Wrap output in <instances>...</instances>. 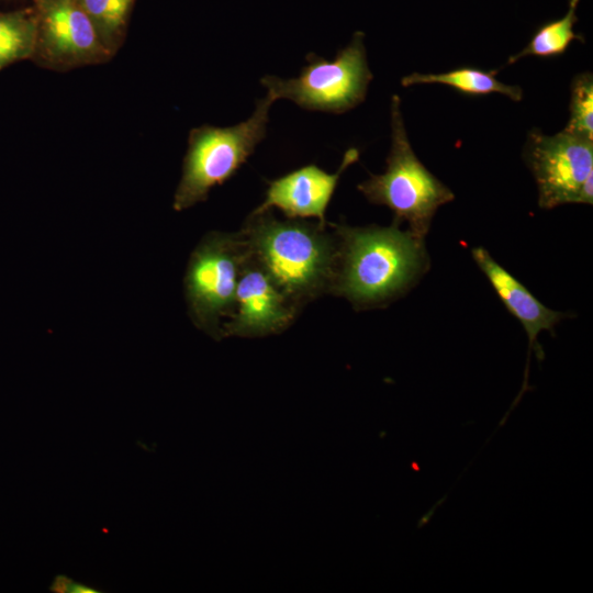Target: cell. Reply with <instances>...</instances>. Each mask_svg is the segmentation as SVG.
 <instances>
[{
  "label": "cell",
  "mask_w": 593,
  "mask_h": 593,
  "mask_svg": "<svg viewBox=\"0 0 593 593\" xmlns=\"http://www.w3.org/2000/svg\"><path fill=\"white\" fill-rule=\"evenodd\" d=\"M248 256L299 310L329 293L337 257L331 226L253 211L239 231Z\"/></svg>",
  "instance_id": "cell-2"
},
{
  "label": "cell",
  "mask_w": 593,
  "mask_h": 593,
  "mask_svg": "<svg viewBox=\"0 0 593 593\" xmlns=\"http://www.w3.org/2000/svg\"><path fill=\"white\" fill-rule=\"evenodd\" d=\"M579 0H569L564 16L542 24L533 35L527 46L508 57L506 65L514 64L527 56L555 57L562 55L573 41L583 42V37L573 30L578 21L575 10Z\"/></svg>",
  "instance_id": "cell-13"
},
{
  "label": "cell",
  "mask_w": 593,
  "mask_h": 593,
  "mask_svg": "<svg viewBox=\"0 0 593 593\" xmlns=\"http://www.w3.org/2000/svg\"><path fill=\"white\" fill-rule=\"evenodd\" d=\"M496 70L484 71L473 67H460L441 74L413 72L402 78V86L418 83H440L469 96L500 93L513 101H521L523 90L518 86L506 85L495 78Z\"/></svg>",
  "instance_id": "cell-12"
},
{
  "label": "cell",
  "mask_w": 593,
  "mask_h": 593,
  "mask_svg": "<svg viewBox=\"0 0 593 593\" xmlns=\"http://www.w3.org/2000/svg\"><path fill=\"white\" fill-rule=\"evenodd\" d=\"M391 132L385 171L370 175L358 190L369 202L388 206L394 214L393 224L406 222L410 232L424 238L437 209L455 195L412 149L396 94L391 100Z\"/></svg>",
  "instance_id": "cell-3"
},
{
  "label": "cell",
  "mask_w": 593,
  "mask_h": 593,
  "mask_svg": "<svg viewBox=\"0 0 593 593\" xmlns=\"http://www.w3.org/2000/svg\"><path fill=\"white\" fill-rule=\"evenodd\" d=\"M564 131L593 139V76L584 72L571 83L570 119Z\"/></svg>",
  "instance_id": "cell-16"
},
{
  "label": "cell",
  "mask_w": 593,
  "mask_h": 593,
  "mask_svg": "<svg viewBox=\"0 0 593 593\" xmlns=\"http://www.w3.org/2000/svg\"><path fill=\"white\" fill-rule=\"evenodd\" d=\"M359 158L355 147L346 150L334 174L314 164L303 166L268 182L264 202L254 211L277 208L287 219L315 217L326 224L325 213L342 174Z\"/></svg>",
  "instance_id": "cell-10"
},
{
  "label": "cell",
  "mask_w": 593,
  "mask_h": 593,
  "mask_svg": "<svg viewBox=\"0 0 593 593\" xmlns=\"http://www.w3.org/2000/svg\"><path fill=\"white\" fill-rule=\"evenodd\" d=\"M49 590L56 593H99V590H94L91 586L76 582L65 575H57Z\"/></svg>",
  "instance_id": "cell-17"
},
{
  "label": "cell",
  "mask_w": 593,
  "mask_h": 593,
  "mask_svg": "<svg viewBox=\"0 0 593 593\" xmlns=\"http://www.w3.org/2000/svg\"><path fill=\"white\" fill-rule=\"evenodd\" d=\"M272 100H257L253 114L236 125H203L190 131L174 209L183 211L205 201L212 188L231 179L267 134Z\"/></svg>",
  "instance_id": "cell-4"
},
{
  "label": "cell",
  "mask_w": 593,
  "mask_h": 593,
  "mask_svg": "<svg viewBox=\"0 0 593 593\" xmlns=\"http://www.w3.org/2000/svg\"><path fill=\"white\" fill-rule=\"evenodd\" d=\"M37 5L34 54L47 66L70 68L111 56L78 0H37Z\"/></svg>",
  "instance_id": "cell-8"
},
{
  "label": "cell",
  "mask_w": 593,
  "mask_h": 593,
  "mask_svg": "<svg viewBox=\"0 0 593 593\" xmlns=\"http://www.w3.org/2000/svg\"><path fill=\"white\" fill-rule=\"evenodd\" d=\"M337 257L329 293L357 310L379 307L403 295L429 268L424 238L399 225H331Z\"/></svg>",
  "instance_id": "cell-1"
},
{
  "label": "cell",
  "mask_w": 593,
  "mask_h": 593,
  "mask_svg": "<svg viewBox=\"0 0 593 593\" xmlns=\"http://www.w3.org/2000/svg\"><path fill=\"white\" fill-rule=\"evenodd\" d=\"M91 20L100 41L112 55L119 41L133 0H78Z\"/></svg>",
  "instance_id": "cell-15"
},
{
  "label": "cell",
  "mask_w": 593,
  "mask_h": 593,
  "mask_svg": "<svg viewBox=\"0 0 593 593\" xmlns=\"http://www.w3.org/2000/svg\"><path fill=\"white\" fill-rule=\"evenodd\" d=\"M472 257L485 275L508 312L523 325L529 340V349L542 351L537 344L541 331L552 332L566 315L544 305L521 281L504 269L483 247L471 250Z\"/></svg>",
  "instance_id": "cell-11"
},
{
  "label": "cell",
  "mask_w": 593,
  "mask_h": 593,
  "mask_svg": "<svg viewBox=\"0 0 593 593\" xmlns=\"http://www.w3.org/2000/svg\"><path fill=\"white\" fill-rule=\"evenodd\" d=\"M365 34L353 35L350 43L329 61L314 53L295 78L264 76L261 85L272 101L288 99L309 111L344 113L361 103L372 74L368 67Z\"/></svg>",
  "instance_id": "cell-6"
},
{
  "label": "cell",
  "mask_w": 593,
  "mask_h": 593,
  "mask_svg": "<svg viewBox=\"0 0 593 593\" xmlns=\"http://www.w3.org/2000/svg\"><path fill=\"white\" fill-rule=\"evenodd\" d=\"M299 311L248 258L237 284L232 315L223 324V338L281 333L293 323Z\"/></svg>",
  "instance_id": "cell-9"
},
{
  "label": "cell",
  "mask_w": 593,
  "mask_h": 593,
  "mask_svg": "<svg viewBox=\"0 0 593 593\" xmlns=\"http://www.w3.org/2000/svg\"><path fill=\"white\" fill-rule=\"evenodd\" d=\"M524 157L535 177L541 209L582 203L583 187L593 178V139L564 130L545 135L534 128Z\"/></svg>",
  "instance_id": "cell-7"
},
{
  "label": "cell",
  "mask_w": 593,
  "mask_h": 593,
  "mask_svg": "<svg viewBox=\"0 0 593 593\" xmlns=\"http://www.w3.org/2000/svg\"><path fill=\"white\" fill-rule=\"evenodd\" d=\"M36 38L35 19L22 12L0 14V67L33 56Z\"/></svg>",
  "instance_id": "cell-14"
},
{
  "label": "cell",
  "mask_w": 593,
  "mask_h": 593,
  "mask_svg": "<svg viewBox=\"0 0 593 593\" xmlns=\"http://www.w3.org/2000/svg\"><path fill=\"white\" fill-rule=\"evenodd\" d=\"M248 251L238 232H210L190 255L183 278L184 298L192 323L216 340L232 315L237 284Z\"/></svg>",
  "instance_id": "cell-5"
}]
</instances>
